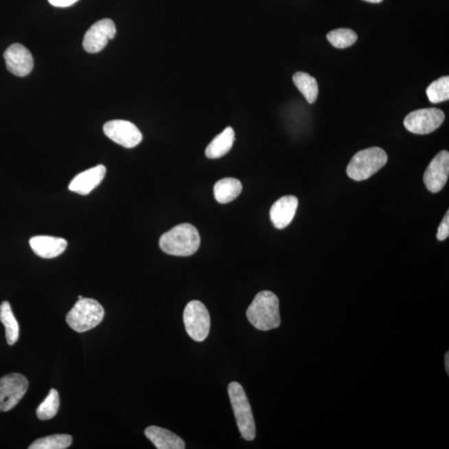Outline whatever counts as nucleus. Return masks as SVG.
I'll use <instances>...</instances> for the list:
<instances>
[{"label":"nucleus","mask_w":449,"mask_h":449,"mask_svg":"<svg viewBox=\"0 0 449 449\" xmlns=\"http://www.w3.org/2000/svg\"><path fill=\"white\" fill-rule=\"evenodd\" d=\"M251 324L262 332L278 328L281 325L279 302L277 295L269 290L259 292L246 310Z\"/></svg>","instance_id":"f257e3e1"},{"label":"nucleus","mask_w":449,"mask_h":449,"mask_svg":"<svg viewBox=\"0 0 449 449\" xmlns=\"http://www.w3.org/2000/svg\"><path fill=\"white\" fill-rule=\"evenodd\" d=\"M200 238L198 229L191 224H177L161 236L159 246L165 253L189 257L198 251Z\"/></svg>","instance_id":"f03ea898"},{"label":"nucleus","mask_w":449,"mask_h":449,"mask_svg":"<svg viewBox=\"0 0 449 449\" xmlns=\"http://www.w3.org/2000/svg\"><path fill=\"white\" fill-rule=\"evenodd\" d=\"M388 156L384 150L369 148L361 150L352 157L347 167V174L350 179L361 182L376 174L387 163Z\"/></svg>","instance_id":"7ed1b4c3"},{"label":"nucleus","mask_w":449,"mask_h":449,"mask_svg":"<svg viewBox=\"0 0 449 449\" xmlns=\"http://www.w3.org/2000/svg\"><path fill=\"white\" fill-rule=\"evenodd\" d=\"M104 317V307L100 302L91 298H82L67 314L66 321L71 329L82 333L95 328Z\"/></svg>","instance_id":"20e7f679"},{"label":"nucleus","mask_w":449,"mask_h":449,"mask_svg":"<svg viewBox=\"0 0 449 449\" xmlns=\"http://www.w3.org/2000/svg\"><path fill=\"white\" fill-rule=\"evenodd\" d=\"M232 408H233L236 424L244 439L254 440L257 430L251 407L246 393L241 384L238 382H232L228 386Z\"/></svg>","instance_id":"39448f33"},{"label":"nucleus","mask_w":449,"mask_h":449,"mask_svg":"<svg viewBox=\"0 0 449 449\" xmlns=\"http://www.w3.org/2000/svg\"><path fill=\"white\" fill-rule=\"evenodd\" d=\"M185 329L195 341L202 342L208 336L211 328L210 314L203 302L192 301L185 307L183 313Z\"/></svg>","instance_id":"423d86ee"},{"label":"nucleus","mask_w":449,"mask_h":449,"mask_svg":"<svg viewBox=\"0 0 449 449\" xmlns=\"http://www.w3.org/2000/svg\"><path fill=\"white\" fill-rule=\"evenodd\" d=\"M29 381L23 374H7L0 380V411L8 412L16 406L25 396Z\"/></svg>","instance_id":"0eeeda50"},{"label":"nucleus","mask_w":449,"mask_h":449,"mask_svg":"<svg viewBox=\"0 0 449 449\" xmlns=\"http://www.w3.org/2000/svg\"><path fill=\"white\" fill-rule=\"evenodd\" d=\"M444 119L445 114L439 108L417 109L405 117L404 125L408 131L424 135L435 132Z\"/></svg>","instance_id":"6e6552de"},{"label":"nucleus","mask_w":449,"mask_h":449,"mask_svg":"<svg viewBox=\"0 0 449 449\" xmlns=\"http://www.w3.org/2000/svg\"><path fill=\"white\" fill-rule=\"evenodd\" d=\"M104 132L109 139L126 148H135L143 140L140 130L128 121L108 122L104 126Z\"/></svg>","instance_id":"1a4fd4ad"},{"label":"nucleus","mask_w":449,"mask_h":449,"mask_svg":"<svg viewBox=\"0 0 449 449\" xmlns=\"http://www.w3.org/2000/svg\"><path fill=\"white\" fill-rule=\"evenodd\" d=\"M117 33L116 26L111 19H104L97 21L87 31L82 46L87 52L96 54L104 49L110 39Z\"/></svg>","instance_id":"9d476101"},{"label":"nucleus","mask_w":449,"mask_h":449,"mask_svg":"<svg viewBox=\"0 0 449 449\" xmlns=\"http://www.w3.org/2000/svg\"><path fill=\"white\" fill-rule=\"evenodd\" d=\"M449 174V153L441 151L428 165L424 175V182L428 190L437 193L442 190L448 182Z\"/></svg>","instance_id":"9b49d317"},{"label":"nucleus","mask_w":449,"mask_h":449,"mask_svg":"<svg viewBox=\"0 0 449 449\" xmlns=\"http://www.w3.org/2000/svg\"><path fill=\"white\" fill-rule=\"evenodd\" d=\"M8 70L18 77H25L34 68V59L30 50L21 43H14L3 54Z\"/></svg>","instance_id":"f8f14e48"},{"label":"nucleus","mask_w":449,"mask_h":449,"mask_svg":"<svg viewBox=\"0 0 449 449\" xmlns=\"http://www.w3.org/2000/svg\"><path fill=\"white\" fill-rule=\"evenodd\" d=\"M299 200L294 196H286L277 200L270 208V216L275 228L281 230L292 222Z\"/></svg>","instance_id":"ddd939ff"},{"label":"nucleus","mask_w":449,"mask_h":449,"mask_svg":"<svg viewBox=\"0 0 449 449\" xmlns=\"http://www.w3.org/2000/svg\"><path fill=\"white\" fill-rule=\"evenodd\" d=\"M106 172L107 170L104 165H97L96 167L88 169L74 177L72 182L69 183V189L78 194L88 195L102 182Z\"/></svg>","instance_id":"4468645a"},{"label":"nucleus","mask_w":449,"mask_h":449,"mask_svg":"<svg viewBox=\"0 0 449 449\" xmlns=\"http://www.w3.org/2000/svg\"><path fill=\"white\" fill-rule=\"evenodd\" d=\"M30 245L39 257L52 259L64 253L68 242L64 238L36 235L30 240Z\"/></svg>","instance_id":"2eb2a0df"},{"label":"nucleus","mask_w":449,"mask_h":449,"mask_svg":"<svg viewBox=\"0 0 449 449\" xmlns=\"http://www.w3.org/2000/svg\"><path fill=\"white\" fill-rule=\"evenodd\" d=\"M145 435L157 449H184L186 444L179 436L166 428L150 426L146 428Z\"/></svg>","instance_id":"dca6fc26"},{"label":"nucleus","mask_w":449,"mask_h":449,"mask_svg":"<svg viewBox=\"0 0 449 449\" xmlns=\"http://www.w3.org/2000/svg\"><path fill=\"white\" fill-rule=\"evenodd\" d=\"M235 132L233 128L228 127L216 136L207 146L206 156L210 159H220L228 153L233 146Z\"/></svg>","instance_id":"f3484780"},{"label":"nucleus","mask_w":449,"mask_h":449,"mask_svg":"<svg viewBox=\"0 0 449 449\" xmlns=\"http://www.w3.org/2000/svg\"><path fill=\"white\" fill-rule=\"evenodd\" d=\"M242 184L238 179L227 177L218 181L214 187L215 198L220 204H227L241 194Z\"/></svg>","instance_id":"a211bd4d"},{"label":"nucleus","mask_w":449,"mask_h":449,"mask_svg":"<svg viewBox=\"0 0 449 449\" xmlns=\"http://www.w3.org/2000/svg\"><path fill=\"white\" fill-rule=\"evenodd\" d=\"M0 321L5 327L8 345H14L19 340V326L12 311L9 302L3 301L0 306Z\"/></svg>","instance_id":"6ab92c4d"},{"label":"nucleus","mask_w":449,"mask_h":449,"mask_svg":"<svg viewBox=\"0 0 449 449\" xmlns=\"http://www.w3.org/2000/svg\"><path fill=\"white\" fill-rule=\"evenodd\" d=\"M294 84L305 97L309 104H312L316 101L319 94L318 82L309 73L297 72L292 78Z\"/></svg>","instance_id":"aec40b11"},{"label":"nucleus","mask_w":449,"mask_h":449,"mask_svg":"<svg viewBox=\"0 0 449 449\" xmlns=\"http://www.w3.org/2000/svg\"><path fill=\"white\" fill-rule=\"evenodd\" d=\"M73 443L72 436L54 435L38 439L30 445V449H65Z\"/></svg>","instance_id":"412c9836"},{"label":"nucleus","mask_w":449,"mask_h":449,"mask_svg":"<svg viewBox=\"0 0 449 449\" xmlns=\"http://www.w3.org/2000/svg\"><path fill=\"white\" fill-rule=\"evenodd\" d=\"M327 39L336 49H346L357 41L358 35L349 29H338L330 31Z\"/></svg>","instance_id":"4be33fe9"},{"label":"nucleus","mask_w":449,"mask_h":449,"mask_svg":"<svg viewBox=\"0 0 449 449\" xmlns=\"http://www.w3.org/2000/svg\"><path fill=\"white\" fill-rule=\"evenodd\" d=\"M428 100L432 104H439V102L449 100V78L444 76L433 82L428 87L426 90Z\"/></svg>","instance_id":"5701e85b"},{"label":"nucleus","mask_w":449,"mask_h":449,"mask_svg":"<svg viewBox=\"0 0 449 449\" xmlns=\"http://www.w3.org/2000/svg\"><path fill=\"white\" fill-rule=\"evenodd\" d=\"M60 404L58 392L56 389H51L49 395L37 408V416L39 419L49 420L57 415Z\"/></svg>","instance_id":"b1692460"},{"label":"nucleus","mask_w":449,"mask_h":449,"mask_svg":"<svg viewBox=\"0 0 449 449\" xmlns=\"http://www.w3.org/2000/svg\"><path fill=\"white\" fill-rule=\"evenodd\" d=\"M449 235V212H446V215L444 216V218L441 222L438 230V233H437V238L439 241L443 242L444 240H446Z\"/></svg>","instance_id":"393cba45"},{"label":"nucleus","mask_w":449,"mask_h":449,"mask_svg":"<svg viewBox=\"0 0 449 449\" xmlns=\"http://www.w3.org/2000/svg\"><path fill=\"white\" fill-rule=\"evenodd\" d=\"M55 7L66 8L74 5L78 0H48Z\"/></svg>","instance_id":"a878e982"},{"label":"nucleus","mask_w":449,"mask_h":449,"mask_svg":"<svg viewBox=\"0 0 449 449\" xmlns=\"http://www.w3.org/2000/svg\"><path fill=\"white\" fill-rule=\"evenodd\" d=\"M445 369H446V372L448 373V376H449V353L447 352L446 354H445Z\"/></svg>","instance_id":"bb28decb"},{"label":"nucleus","mask_w":449,"mask_h":449,"mask_svg":"<svg viewBox=\"0 0 449 449\" xmlns=\"http://www.w3.org/2000/svg\"><path fill=\"white\" fill-rule=\"evenodd\" d=\"M364 1L373 3H379L383 1V0H364Z\"/></svg>","instance_id":"cd10ccee"},{"label":"nucleus","mask_w":449,"mask_h":449,"mask_svg":"<svg viewBox=\"0 0 449 449\" xmlns=\"http://www.w3.org/2000/svg\"><path fill=\"white\" fill-rule=\"evenodd\" d=\"M82 298H84V297H81V295H80V297H78V299H80Z\"/></svg>","instance_id":"c85d7f7f"}]
</instances>
